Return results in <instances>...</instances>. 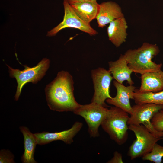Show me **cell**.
Masks as SVG:
<instances>
[{"instance_id":"30bf717a","label":"cell","mask_w":163,"mask_h":163,"mask_svg":"<svg viewBox=\"0 0 163 163\" xmlns=\"http://www.w3.org/2000/svg\"><path fill=\"white\" fill-rule=\"evenodd\" d=\"M83 126L82 123L77 121L70 129L62 131L55 132H43L34 133L37 144L43 145L53 141L61 140L65 143L70 144L73 138L80 131Z\"/></svg>"},{"instance_id":"7c38bea8","label":"cell","mask_w":163,"mask_h":163,"mask_svg":"<svg viewBox=\"0 0 163 163\" xmlns=\"http://www.w3.org/2000/svg\"><path fill=\"white\" fill-rule=\"evenodd\" d=\"M99 7L96 18L99 28H103L113 20L124 17L121 7L115 2H103L99 4Z\"/></svg>"},{"instance_id":"6da1fadb","label":"cell","mask_w":163,"mask_h":163,"mask_svg":"<svg viewBox=\"0 0 163 163\" xmlns=\"http://www.w3.org/2000/svg\"><path fill=\"white\" fill-rule=\"evenodd\" d=\"M74 84L73 77L69 72L62 70L58 73L45 89L47 105L50 110L73 112L81 106L74 97Z\"/></svg>"},{"instance_id":"52a82bcc","label":"cell","mask_w":163,"mask_h":163,"mask_svg":"<svg viewBox=\"0 0 163 163\" xmlns=\"http://www.w3.org/2000/svg\"><path fill=\"white\" fill-rule=\"evenodd\" d=\"M108 109L95 103L82 105L74 111V114L83 117L88 126V131L91 137L99 135V128L105 118Z\"/></svg>"},{"instance_id":"8992f818","label":"cell","mask_w":163,"mask_h":163,"mask_svg":"<svg viewBox=\"0 0 163 163\" xmlns=\"http://www.w3.org/2000/svg\"><path fill=\"white\" fill-rule=\"evenodd\" d=\"M162 109L163 105L149 103L136 104L132 106V112L128 121V125L142 124L155 136L163 137V132L156 130L151 122L154 114Z\"/></svg>"},{"instance_id":"603a6c76","label":"cell","mask_w":163,"mask_h":163,"mask_svg":"<svg viewBox=\"0 0 163 163\" xmlns=\"http://www.w3.org/2000/svg\"><path fill=\"white\" fill-rule=\"evenodd\" d=\"M69 4L77 2H97V0H67Z\"/></svg>"},{"instance_id":"44dd1931","label":"cell","mask_w":163,"mask_h":163,"mask_svg":"<svg viewBox=\"0 0 163 163\" xmlns=\"http://www.w3.org/2000/svg\"><path fill=\"white\" fill-rule=\"evenodd\" d=\"M14 155L8 150L2 149L0 152V163H15Z\"/></svg>"},{"instance_id":"3957f363","label":"cell","mask_w":163,"mask_h":163,"mask_svg":"<svg viewBox=\"0 0 163 163\" xmlns=\"http://www.w3.org/2000/svg\"><path fill=\"white\" fill-rule=\"evenodd\" d=\"M129 114L118 107H111L101 125L110 138L119 145L125 143L128 138Z\"/></svg>"},{"instance_id":"9a60e30c","label":"cell","mask_w":163,"mask_h":163,"mask_svg":"<svg viewBox=\"0 0 163 163\" xmlns=\"http://www.w3.org/2000/svg\"><path fill=\"white\" fill-rule=\"evenodd\" d=\"M140 78L139 91L156 92L163 90V71L161 69L141 75Z\"/></svg>"},{"instance_id":"ac0fdd59","label":"cell","mask_w":163,"mask_h":163,"mask_svg":"<svg viewBox=\"0 0 163 163\" xmlns=\"http://www.w3.org/2000/svg\"><path fill=\"white\" fill-rule=\"evenodd\" d=\"M133 100L136 104L149 103L163 105V90L156 92H141L136 89Z\"/></svg>"},{"instance_id":"8fae6325","label":"cell","mask_w":163,"mask_h":163,"mask_svg":"<svg viewBox=\"0 0 163 163\" xmlns=\"http://www.w3.org/2000/svg\"><path fill=\"white\" fill-rule=\"evenodd\" d=\"M113 84L117 90L116 95L111 98L107 99L106 102L122 109L130 115L132 112V106L130 100L134 99L136 87L133 85L125 86L116 80L113 81Z\"/></svg>"},{"instance_id":"ffe728a7","label":"cell","mask_w":163,"mask_h":163,"mask_svg":"<svg viewBox=\"0 0 163 163\" xmlns=\"http://www.w3.org/2000/svg\"><path fill=\"white\" fill-rule=\"evenodd\" d=\"M151 122L156 130L163 132V109L158 111L154 114Z\"/></svg>"},{"instance_id":"e0dca14e","label":"cell","mask_w":163,"mask_h":163,"mask_svg":"<svg viewBox=\"0 0 163 163\" xmlns=\"http://www.w3.org/2000/svg\"><path fill=\"white\" fill-rule=\"evenodd\" d=\"M20 129L24 139V152L21 158L22 163H37L34 158V154L37 143L34 133L25 126H21Z\"/></svg>"},{"instance_id":"ba28073f","label":"cell","mask_w":163,"mask_h":163,"mask_svg":"<svg viewBox=\"0 0 163 163\" xmlns=\"http://www.w3.org/2000/svg\"><path fill=\"white\" fill-rule=\"evenodd\" d=\"M94 93L91 102L107 107L105 101L112 97L110 94V87L113 78L108 70L102 67L93 69L91 72Z\"/></svg>"},{"instance_id":"7402d4cb","label":"cell","mask_w":163,"mask_h":163,"mask_svg":"<svg viewBox=\"0 0 163 163\" xmlns=\"http://www.w3.org/2000/svg\"><path fill=\"white\" fill-rule=\"evenodd\" d=\"M108 163H123L122 155L117 151H115L113 153V158L107 162Z\"/></svg>"},{"instance_id":"d6986e66","label":"cell","mask_w":163,"mask_h":163,"mask_svg":"<svg viewBox=\"0 0 163 163\" xmlns=\"http://www.w3.org/2000/svg\"><path fill=\"white\" fill-rule=\"evenodd\" d=\"M163 157V146L156 143L152 151L142 157L144 161H149L155 163H161Z\"/></svg>"},{"instance_id":"9c48e42d","label":"cell","mask_w":163,"mask_h":163,"mask_svg":"<svg viewBox=\"0 0 163 163\" xmlns=\"http://www.w3.org/2000/svg\"><path fill=\"white\" fill-rule=\"evenodd\" d=\"M63 5L64 11L63 20L58 25L48 31L47 36H55L60 30L66 28L77 29L91 36L98 34V32L90 24L85 22L77 15L67 0H64Z\"/></svg>"},{"instance_id":"7a4b0ae2","label":"cell","mask_w":163,"mask_h":163,"mask_svg":"<svg viewBox=\"0 0 163 163\" xmlns=\"http://www.w3.org/2000/svg\"><path fill=\"white\" fill-rule=\"evenodd\" d=\"M159 52V48L156 44L144 42L140 47L129 49L124 54L133 72L142 75L161 69L162 64H157L152 60Z\"/></svg>"},{"instance_id":"4fadbf2b","label":"cell","mask_w":163,"mask_h":163,"mask_svg":"<svg viewBox=\"0 0 163 163\" xmlns=\"http://www.w3.org/2000/svg\"><path fill=\"white\" fill-rule=\"evenodd\" d=\"M108 64V70L113 79L122 84L126 81L129 85H133L134 82L131 77L133 72L128 66L124 54H121L118 59L115 61L109 62Z\"/></svg>"},{"instance_id":"5bb4252c","label":"cell","mask_w":163,"mask_h":163,"mask_svg":"<svg viewBox=\"0 0 163 163\" xmlns=\"http://www.w3.org/2000/svg\"><path fill=\"white\" fill-rule=\"evenodd\" d=\"M107 29L109 40L116 47H119L126 41L128 35V27L124 17L111 21Z\"/></svg>"},{"instance_id":"5b68a950","label":"cell","mask_w":163,"mask_h":163,"mask_svg":"<svg viewBox=\"0 0 163 163\" xmlns=\"http://www.w3.org/2000/svg\"><path fill=\"white\" fill-rule=\"evenodd\" d=\"M129 129L133 132L136 137L129 147L128 155L131 160L142 157L149 153L155 144L163 139L150 132L143 125H129Z\"/></svg>"},{"instance_id":"2e32d148","label":"cell","mask_w":163,"mask_h":163,"mask_svg":"<svg viewBox=\"0 0 163 163\" xmlns=\"http://www.w3.org/2000/svg\"><path fill=\"white\" fill-rule=\"evenodd\" d=\"M70 5L77 15L88 24L96 19L99 10V4L97 2H79Z\"/></svg>"},{"instance_id":"277c9868","label":"cell","mask_w":163,"mask_h":163,"mask_svg":"<svg viewBox=\"0 0 163 163\" xmlns=\"http://www.w3.org/2000/svg\"><path fill=\"white\" fill-rule=\"evenodd\" d=\"M50 63L49 59L44 58L34 67H30L26 65H23L24 69L22 70L13 69L6 64L10 77L15 78L17 83L14 96L16 101L18 100L22 89L25 84L29 82L36 84L42 79L49 68Z\"/></svg>"}]
</instances>
